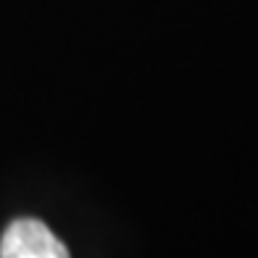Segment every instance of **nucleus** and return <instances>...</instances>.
Segmentation results:
<instances>
[{"instance_id":"1","label":"nucleus","mask_w":258,"mask_h":258,"mask_svg":"<svg viewBox=\"0 0 258 258\" xmlns=\"http://www.w3.org/2000/svg\"><path fill=\"white\" fill-rule=\"evenodd\" d=\"M0 258H69V250L42 221L16 219L3 232Z\"/></svg>"}]
</instances>
